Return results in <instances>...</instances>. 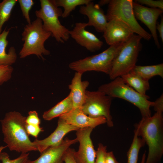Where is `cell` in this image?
Masks as SVG:
<instances>
[{
  "mask_svg": "<svg viewBox=\"0 0 163 163\" xmlns=\"http://www.w3.org/2000/svg\"><path fill=\"white\" fill-rule=\"evenodd\" d=\"M145 80L149 81L152 77L159 75L163 78V64L151 66L136 65L130 72Z\"/></svg>",
  "mask_w": 163,
  "mask_h": 163,
  "instance_id": "22",
  "label": "cell"
},
{
  "mask_svg": "<svg viewBox=\"0 0 163 163\" xmlns=\"http://www.w3.org/2000/svg\"><path fill=\"white\" fill-rule=\"evenodd\" d=\"M124 42L116 43L102 52L70 63L69 68L83 74L88 71L101 72L109 75L113 61Z\"/></svg>",
  "mask_w": 163,
  "mask_h": 163,
  "instance_id": "6",
  "label": "cell"
},
{
  "mask_svg": "<svg viewBox=\"0 0 163 163\" xmlns=\"http://www.w3.org/2000/svg\"><path fill=\"white\" fill-rule=\"evenodd\" d=\"M113 98L98 90L86 91L85 102L81 109L86 115L92 118L105 117L108 126H113L110 107Z\"/></svg>",
  "mask_w": 163,
  "mask_h": 163,
  "instance_id": "9",
  "label": "cell"
},
{
  "mask_svg": "<svg viewBox=\"0 0 163 163\" xmlns=\"http://www.w3.org/2000/svg\"><path fill=\"white\" fill-rule=\"evenodd\" d=\"M154 110L156 112H163V94L156 100L154 102Z\"/></svg>",
  "mask_w": 163,
  "mask_h": 163,
  "instance_id": "34",
  "label": "cell"
},
{
  "mask_svg": "<svg viewBox=\"0 0 163 163\" xmlns=\"http://www.w3.org/2000/svg\"><path fill=\"white\" fill-rule=\"evenodd\" d=\"M91 0H55L57 6L63 8L62 17L63 18H66L78 6L87 4L91 1Z\"/></svg>",
  "mask_w": 163,
  "mask_h": 163,
  "instance_id": "24",
  "label": "cell"
},
{
  "mask_svg": "<svg viewBox=\"0 0 163 163\" xmlns=\"http://www.w3.org/2000/svg\"><path fill=\"white\" fill-rule=\"evenodd\" d=\"M41 8L35 12L36 16L42 21L43 27L58 43H64L70 37L69 30L60 23L62 9L56 5L55 0H40Z\"/></svg>",
  "mask_w": 163,
  "mask_h": 163,
  "instance_id": "5",
  "label": "cell"
},
{
  "mask_svg": "<svg viewBox=\"0 0 163 163\" xmlns=\"http://www.w3.org/2000/svg\"><path fill=\"white\" fill-rule=\"evenodd\" d=\"M78 142L76 138L73 139L66 138L58 145L47 149L35 160L29 159L27 163H64L66 151L71 145Z\"/></svg>",
  "mask_w": 163,
  "mask_h": 163,
  "instance_id": "16",
  "label": "cell"
},
{
  "mask_svg": "<svg viewBox=\"0 0 163 163\" xmlns=\"http://www.w3.org/2000/svg\"><path fill=\"white\" fill-rule=\"evenodd\" d=\"M22 36V40L24 42L19 53L20 58L34 54L43 59V55L50 54V51L45 48L44 44L51 34L44 29L40 19L37 18L30 24L26 25Z\"/></svg>",
  "mask_w": 163,
  "mask_h": 163,
  "instance_id": "4",
  "label": "cell"
},
{
  "mask_svg": "<svg viewBox=\"0 0 163 163\" xmlns=\"http://www.w3.org/2000/svg\"><path fill=\"white\" fill-rule=\"evenodd\" d=\"M9 33V30L5 29L0 34V66H11L15 62L17 59L14 47H10L8 53L6 52V48L8 43L7 37Z\"/></svg>",
  "mask_w": 163,
  "mask_h": 163,
  "instance_id": "20",
  "label": "cell"
},
{
  "mask_svg": "<svg viewBox=\"0 0 163 163\" xmlns=\"http://www.w3.org/2000/svg\"><path fill=\"white\" fill-rule=\"evenodd\" d=\"M92 1L81 6L79 12L88 17V26H93L97 32L103 33L108 22L106 14L98 4Z\"/></svg>",
  "mask_w": 163,
  "mask_h": 163,
  "instance_id": "17",
  "label": "cell"
},
{
  "mask_svg": "<svg viewBox=\"0 0 163 163\" xmlns=\"http://www.w3.org/2000/svg\"><path fill=\"white\" fill-rule=\"evenodd\" d=\"M13 68L10 65L0 66V85L11 77Z\"/></svg>",
  "mask_w": 163,
  "mask_h": 163,
  "instance_id": "28",
  "label": "cell"
},
{
  "mask_svg": "<svg viewBox=\"0 0 163 163\" xmlns=\"http://www.w3.org/2000/svg\"><path fill=\"white\" fill-rule=\"evenodd\" d=\"M107 147L102 143H99L96 152L94 163H105V158L107 152Z\"/></svg>",
  "mask_w": 163,
  "mask_h": 163,
  "instance_id": "29",
  "label": "cell"
},
{
  "mask_svg": "<svg viewBox=\"0 0 163 163\" xmlns=\"http://www.w3.org/2000/svg\"><path fill=\"white\" fill-rule=\"evenodd\" d=\"M103 33L105 40L110 46L126 42L134 35V32L127 25L116 18L108 21Z\"/></svg>",
  "mask_w": 163,
  "mask_h": 163,
  "instance_id": "11",
  "label": "cell"
},
{
  "mask_svg": "<svg viewBox=\"0 0 163 163\" xmlns=\"http://www.w3.org/2000/svg\"><path fill=\"white\" fill-rule=\"evenodd\" d=\"M82 74L76 72L69 85L74 108H81L85 101L86 88L89 84L88 81H82Z\"/></svg>",
  "mask_w": 163,
  "mask_h": 163,
  "instance_id": "18",
  "label": "cell"
},
{
  "mask_svg": "<svg viewBox=\"0 0 163 163\" xmlns=\"http://www.w3.org/2000/svg\"><path fill=\"white\" fill-rule=\"evenodd\" d=\"M105 163H120L118 161L112 151L107 152L105 158Z\"/></svg>",
  "mask_w": 163,
  "mask_h": 163,
  "instance_id": "35",
  "label": "cell"
},
{
  "mask_svg": "<svg viewBox=\"0 0 163 163\" xmlns=\"http://www.w3.org/2000/svg\"><path fill=\"white\" fill-rule=\"evenodd\" d=\"M59 118L67 123L79 129L86 127L94 129L107 122L106 118L104 117L92 118L88 116L83 113L80 108H73L70 111L62 115Z\"/></svg>",
  "mask_w": 163,
  "mask_h": 163,
  "instance_id": "15",
  "label": "cell"
},
{
  "mask_svg": "<svg viewBox=\"0 0 163 163\" xmlns=\"http://www.w3.org/2000/svg\"><path fill=\"white\" fill-rule=\"evenodd\" d=\"M73 150V149L69 148L66 151L63 157L65 163H77L74 157Z\"/></svg>",
  "mask_w": 163,
  "mask_h": 163,
  "instance_id": "33",
  "label": "cell"
},
{
  "mask_svg": "<svg viewBox=\"0 0 163 163\" xmlns=\"http://www.w3.org/2000/svg\"><path fill=\"white\" fill-rule=\"evenodd\" d=\"M146 151H145L142 155L141 161L140 163H145V162L146 160Z\"/></svg>",
  "mask_w": 163,
  "mask_h": 163,
  "instance_id": "38",
  "label": "cell"
},
{
  "mask_svg": "<svg viewBox=\"0 0 163 163\" xmlns=\"http://www.w3.org/2000/svg\"><path fill=\"white\" fill-rule=\"evenodd\" d=\"M26 118L18 112L11 111L0 120L3 141L11 151L23 153L37 151L26 132Z\"/></svg>",
  "mask_w": 163,
  "mask_h": 163,
  "instance_id": "1",
  "label": "cell"
},
{
  "mask_svg": "<svg viewBox=\"0 0 163 163\" xmlns=\"http://www.w3.org/2000/svg\"><path fill=\"white\" fill-rule=\"evenodd\" d=\"M87 23L77 22L73 28L69 30V35L81 46L91 52L99 50L103 42L95 35L86 30Z\"/></svg>",
  "mask_w": 163,
  "mask_h": 163,
  "instance_id": "13",
  "label": "cell"
},
{
  "mask_svg": "<svg viewBox=\"0 0 163 163\" xmlns=\"http://www.w3.org/2000/svg\"><path fill=\"white\" fill-rule=\"evenodd\" d=\"M17 2V0H4L0 3V34L3 25L9 19L12 10Z\"/></svg>",
  "mask_w": 163,
  "mask_h": 163,
  "instance_id": "25",
  "label": "cell"
},
{
  "mask_svg": "<svg viewBox=\"0 0 163 163\" xmlns=\"http://www.w3.org/2000/svg\"><path fill=\"white\" fill-rule=\"evenodd\" d=\"M145 144L144 141L134 130L133 139L127 153V163H137L139 150Z\"/></svg>",
  "mask_w": 163,
  "mask_h": 163,
  "instance_id": "23",
  "label": "cell"
},
{
  "mask_svg": "<svg viewBox=\"0 0 163 163\" xmlns=\"http://www.w3.org/2000/svg\"><path fill=\"white\" fill-rule=\"evenodd\" d=\"M133 8L136 19L140 21L148 28L155 45L159 48L160 46L157 32V22L159 16L161 15L163 10L145 6L134 1Z\"/></svg>",
  "mask_w": 163,
  "mask_h": 163,
  "instance_id": "12",
  "label": "cell"
},
{
  "mask_svg": "<svg viewBox=\"0 0 163 163\" xmlns=\"http://www.w3.org/2000/svg\"><path fill=\"white\" fill-rule=\"evenodd\" d=\"M121 77L126 84L140 94L146 95V91L150 89L149 81L131 72Z\"/></svg>",
  "mask_w": 163,
  "mask_h": 163,
  "instance_id": "21",
  "label": "cell"
},
{
  "mask_svg": "<svg viewBox=\"0 0 163 163\" xmlns=\"http://www.w3.org/2000/svg\"><path fill=\"white\" fill-rule=\"evenodd\" d=\"M79 128L67 123L62 119L59 118L57 126L49 136L42 140L35 139L33 142L40 153L49 147L60 144L63 140L64 136L69 133L77 131Z\"/></svg>",
  "mask_w": 163,
  "mask_h": 163,
  "instance_id": "14",
  "label": "cell"
},
{
  "mask_svg": "<svg viewBox=\"0 0 163 163\" xmlns=\"http://www.w3.org/2000/svg\"><path fill=\"white\" fill-rule=\"evenodd\" d=\"M112 98H118L132 104L139 109L142 118L151 116L150 108L154 102L149 100V97L140 94L126 84L121 77L100 86L98 90Z\"/></svg>",
  "mask_w": 163,
  "mask_h": 163,
  "instance_id": "3",
  "label": "cell"
},
{
  "mask_svg": "<svg viewBox=\"0 0 163 163\" xmlns=\"http://www.w3.org/2000/svg\"><path fill=\"white\" fill-rule=\"evenodd\" d=\"M110 0H101L99 2L98 5L101 7L106 4H108Z\"/></svg>",
  "mask_w": 163,
  "mask_h": 163,
  "instance_id": "37",
  "label": "cell"
},
{
  "mask_svg": "<svg viewBox=\"0 0 163 163\" xmlns=\"http://www.w3.org/2000/svg\"><path fill=\"white\" fill-rule=\"evenodd\" d=\"M142 38L140 36L134 34L124 43L113 61L109 75L110 79L113 80L129 73L136 65L141 48Z\"/></svg>",
  "mask_w": 163,
  "mask_h": 163,
  "instance_id": "7",
  "label": "cell"
},
{
  "mask_svg": "<svg viewBox=\"0 0 163 163\" xmlns=\"http://www.w3.org/2000/svg\"><path fill=\"white\" fill-rule=\"evenodd\" d=\"M135 126L134 130L148 147L145 163H158L163 154L162 112H156L152 117L142 118Z\"/></svg>",
  "mask_w": 163,
  "mask_h": 163,
  "instance_id": "2",
  "label": "cell"
},
{
  "mask_svg": "<svg viewBox=\"0 0 163 163\" xmlns=\"http://www.w3.org/2000/svg\"><path fill=\"white\" fill-rule=\"evenodd\" d=\"M28 116L26 118L25 122L27 124L40 126V120L38 113L35 110L30 111Z\"/></svg>",
  "mask_w": 163,
  "mask_h": 163,
  "instance_id": "31",
  "label": "cell"
},
{
  "mask_svg": "<svg viewBox=\"0 0 163 163\" xmlns=\"http://www.w3.org/2000/svg\"><path fill=\"white\" fill-rule=\"evenodd\" d=\"M29 153H23L17 158L13 159L10 158L6 152H2L0 155V161L2 163H27L29 159Z\"/></svg>",
  "mask_w": 163,
  "mask_h": 163,
  "instance_id": "26",
  "label": "cell"
},
{
  "mask_svg": "<svg viewBox=\"0 0 163 163\" xmlns=\"http://www.w3.org/2000/svg\"><path fill=\"white\" fill-rule=\"evenodd\" d=\"M25 128L26 132L29 136L31 135L36 138L41 132L43 131L40 126H37L27 124L26 123Z\"/></svg>",
  "mask_w": 163,
  "mask_h": 163,
  "instance_id": "32",
  "label": "cell"
},
{
  "mask_svg": "<svg viewBox=\"0 0 163 163\" xmlns=\"http://www.w3.org/2000/svg\"><path fill=\"white\" fill-rule=\"evenodd\" d=\"M161 21L156 25V30H157L162 42H163V18L161 15Z\"/></svg>",
  "mask_w": 163,
  "mask_h": 163,
  "instance_id": "36",
  "label": "cell"
},
{
  "mask_svg": "<svg viewBox=\"0 0 163 163\" xmlns=\"http://www.w3.org/2000/svg\"><path fill=\"white\" fill-rule=\"evenodd\" d=\"M133 2L132 0H110L106 14L107 21L113 18L118 19L127 25L134 33L149 40L151 35L137 21L134 14Z\"/></svg>",
  "mask_w": 163,
  "mask_h": 163,
  "instance_id": "8",
  "label": "cell"
},
{
  "mask_svg": "<svg viewBox=\"0 0 163 163\" xmlns=\"http://www.w3.org/2000/svg\"><path fill=\"white\" fill-rule=\"evenodd\" d=\"M73 108L72 96L69 93L64 99L45 112L43 115V117L46 120H50L70 111Z\"/></svg>",
  "mask_w": 163,
  "mask_h": 163,
  "instance_id": "19",
  "label": "cell"
},
{
  "mask_svg": "<svg viewBox=\"0 0 163 163\" xmlns=\"http://www.w3.org/2000/svg\"><path fill=\"white\" fill-rule=\"evenodd\" d=\"M7 147V146H0V155L2 152L3 150Z\"/></svg>",
  "mask_w": 163,
  "mask_h": 163,
  "instance_id": "39",
  "label": "cell"
},
{
  "mask_svg": "<svg viewBox=\"0 0 163 163\" xmlns=\"http://www.w3.org/2000/svg\"><path fill=\"white\" fill-rule=\"evenodd\" d=\"M93 128L86 127L79 129L76 135L79 145L78 150L73 149V153L77 163H94L96 152L94 150L91 134Z\"/></svg>",
  "mask_w": 163,
  "mask_h": 163,
  "instance_id": "10",
  "label": "cell"
},
{
  "mask_svg": "<svg viewBox=\"0 0 163 163\" xmlns=\"http://www.w3.org/2000/svg\"><path fill=\"white\" fill-rule=\"evenodd\" d=\"M23 15L26 19L28 24L31 23L29 12L34 4L32 0H18Z\"/></svg>",
  "mask_w": 163,
  "mask_h": 163,
  "instance_id": "27",
  "label": "cell"
},
{
  "mask_svg": "<svg viewBox=\"0 0 163 163\" xmlns=\"http://www.w3.org/2000/svg\"><path fill=\"white\" fill-rule=\"evenodd\" d=\"M134 2L142 5H145L149 8H159L163 10V0H136Z\"/></svg>",
  "mask_w": 163,
  "mask_h": 163,
  "instance_id": "30",
  "label": "cell"
}]
</instances>
